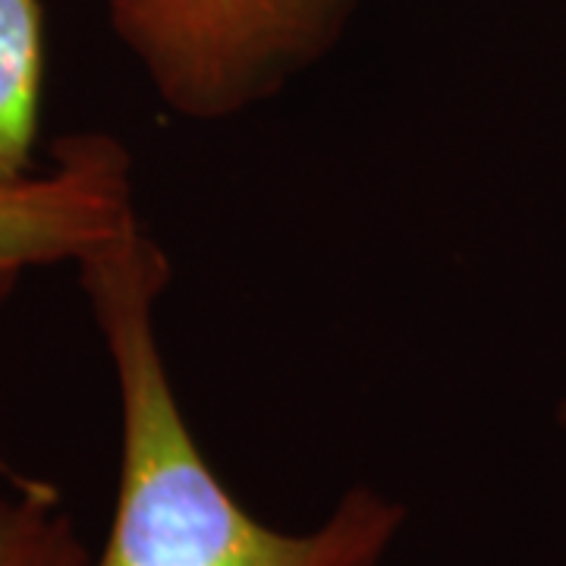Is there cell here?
Listing matches in <instances>:
<instances>
[{
    "label": "cell",
    "mask_w": 566,
    "mask_h": 566,
    "mask_svg": "<svg viewBox=\"0 0 566 566\" xmlns=\"http://www.w3.org/2000/svg\"><path fill=\"white\" fill-rule=\"evenodd\" d=\"M359 0H107L167 111L227 120L334 51Z\"/></svg>",
    "instance_id": "cell-2"
},
{
    "label": "cell",
    "mask_w": 566,
    "mask_h": 566,
    "mask_svg": "<svg viewBox=\"0 0 566 566\" xmlns=\"http://www.w3.org/2000/svg\"><path fill=\"white\" fill-rule=\"evenodd\" d=\"M136 214L133 161L107 133L61 136L48 170L0 189V305L25 274L76 264Z\"/></svg>",
    "instance_id": "cell-3"
},
{
    "label": "cell",
    "mask_w": 566,
    "mask_h": 566,
    "mask_svg": "<svg viewBox=\"0 0 566 566\" xmlns=\"http://www.w3.org/2000/svg\"><path fill=\"white\" fill-rule=\"evenodd\" d=\"M76 271L120 400L114 513L88 566H385L406 523L400 501L346 488L322 526L283 532L249 513L208 463L155 327L170 264L139 214L85 252Z\"/></svg>",
    "instance_id": "cell-1"
},
{
    "label": "cell",
    "mask_w": 566,
    "mask_h": 566,
    "mask_svg": "<svg viewBox=\"0 0 566 566\" xmlns=\"http://www.w3.org/2000/svg\"><path fill=\"white\" fill-rule=\"evenodd\" d=\"M48 76L41 0H0V189L29 180Z\"/></svg>",
    "instance_id": "cell-4"
},
{
    "label": "cell",
    "mask_w": 566,
    "mask_h": 566,
    "mask_svg": "<svg viewBox=\"0 0 566 566\" xmlns=\"http://www.w3.org/2000/svg\"><path fill=\"white\" fill-rule=\"evenodd\" d=\"M560 422H564V424H566V403H564V406H560Z\"/></svg>",
    "instance_id": "cell-6"
},
{
    "label": "cell",
    "mask_w": 566,
    "mask_h": 566,
    "mask_svg": "<svg viewBox=\"0 0 566 566\" xmlns=\"http://www.w3.org/2000/svg\"><path fill=\"white\" fill-rule=\"evenodd\" d=\"M92 554L73 516L48 485L0 497V566H88Z\"/></svg>",
    "instance_id": "cell-5"
}]
</instances>
